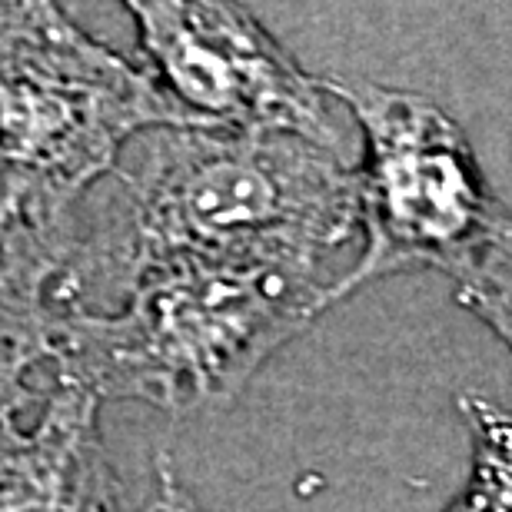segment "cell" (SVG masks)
<instances>
[{"mask_svg": "<svg viewBox=\"0 0 512 512\" xmlns=\"http://www.w3.org/2000/svg\"><path fill=\"white\" fill-rule=\"evenodd\" d=\"M0 512H117L100 403L47 380L0 419Z\"/></svg>", "mask_w": 512, "mask_h": 512, "instance_id": "obj_6", "label": "cell"}, {"mask_svg": "<svg viewBox=\"0 0 512 512\" xmlns=\"http://www.w3.org/2000/svg\"><path fill=\"white\" fill-rule=\"evenodd\" d=\"M147 512H210L180 479L170 453L157 456V496Z\"/></svg>", "mask_w": 512, "mask_h": 512, "instance_id": "obj_10", "label": "cell"}, {"mask_svg": "<svg viewBox=\"0 0 512 512\" xmlns=\"http://www.w3.org/2000/svg\"><path fill=\"white\" fill-rule=\"evenodd\" d=\"M456 300L512 350V213L459 270Z\"/></svg>", "mask_w": 512, "mask_h": 512, "instance_id": "obj_9", "label": "cell"}, {"mask_svg": "<svg viewBox=\"0 0 512 512\" xmlns=\"http://www.w3.org/2000/svg\"><path fill=\"white\" fill-rule=\"evenodd\" d=\"M323 80L360 137L363 250L336 276L330 303L399 273L439 270L456 280L509 217L466 133L413 90L350 77Z\"/></svg>", "mask_w": 512, "mask_h": 512, "instance_id": "obj_4", "label": "cell"}, {"mask_svg": "<svg viewBox=\"0 0 512 512\" xmlns=\"http://www.w3.org/2000/svg\"><path fill=\"white\" fill-rule=\"evenodd\" d=\"M140 64L200 127L290 133L353 160V120L243 4L130 0Z\"/></svg>", "mask_w": 512, "mask_h": 512, "instance_id": "obj_5", "label": "cell"}, {"mask_svg": "<svg viewBox=\"0 0 512 512\" xmlns=\"http://www.w3.org/2000/svg\"><path fill=\"white\" fill-rule=\"evenodd\" d=\"M34 376L37 370H30L24 363H7L0 360V419L14 403H20L30 389H34Z\"/></svg>", "mask_w": 512, "mask_h": 512, "instance_id": "obj_11", "label": "cell"}, {"mask_svg": "<svg viewBox=\"0 0 512 512\" xmlns=\"http://www.w3.org/2000/svg\"><path fill=\"white\" fill-rule=\"evenodd\" d=\"M356 233V160L290 133L157 127L70 213L57 303L110 310L173 256L326 266Z\"/></svg>", "mask_w": 512, "mask_h": 512, "instance_id": "obj_1", "label": "cell"}, {"mask_svg": "<svg viewBox=\"0 0 512 512\" xmlns=\"http://www.w3.org/2000/svg\"><path fill=\"white\" fill-rule=\"evenodd\" d=\"M330 266L256 256H173L140 273L110 310L67 306L47 380L97 403L167 416L227 406L256 370L330 310Z\"/></svg>", "mask_w": 512, "mask_h": 512, "instance_id": "obj_2", "label": "cell"}, {"mask_svg": "<svg viewBox=\"0 0 512 512\" xmlns=\"http://www.w3.org/2000/svg\"><path fill=\"white\" fill-rule=\"evenodd\" d=\"M459 413L473 443V469L463 496L446 512H512V409L463 396Z\"/></svg>", "mask_w": 512, "mask_h": 512, "instance_id": "obj_8", "label": "cell"}, {"mask_svg": "<svg viewBox=\"0 0 512 512\" xmlns=\"http://www.w3.org/2000/svg\"><path fill=\"white\" fill-rule=\"evenodd\" d=\"M70 217L57 227L0 220V360L47 373Z\"/></svg>", "mask_w": 512, "mask_h": 512, "instance_id": "obj_7", "label": "cell"}, {"mask_svg": "<svg viewBox=\"0 0 512 512\" xmlns=\"http://www.w3.org/2000/svg\"><path fill=\"white\" fill-rule=\"evenodd\" d=\"M190 124L147 67L64 7L0 0V220L57 227L133 140Z\"/></svg>", "mask_w": 512, "mask_h": 512, "instance_id": "obj_3", "label": "cell"}]
</instances>
